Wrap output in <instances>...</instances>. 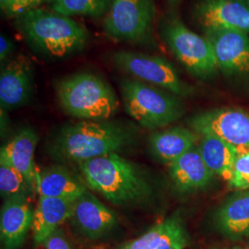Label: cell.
Wrapping results in <instances>:
<instances>
[{
    "label": "cell",
    "mask_w": 249,
    "mask_h": 249,
    "mask_svg": "<svg viewBox=\"0 0 249 249\" xmlns=\"http://www.w3.org/2000/svg\"><path fill=\"white\" fill-rule=\"evenodd\" d=\"M135 142V132L127 125L102 120H83L64 125L54 136L49 151L56 160L74 161L120 153Z\"/></svg>",
    "instance_id": "6da1fadb"
},
{
    "label": "cell",
    "mask_w": 249,
    "mask_h": 249,
    "mask_svg": "<svg viewBox=\"0 0 249 249\" xmlns=\"http://www.w3.org/2000/svg\"><path fill=\"white\" fill-rule=\"evenodd\" d=\"M89 188L116 206H136L151 200L153 190L149 178L133 161L119 153L78 163Z\"/></svg>",
    "instance_id": "7a4b0ae2"
},
{
    "label": "cell",
    "mask_w": 249,
    "mask_h": 249,
    "mask_svg": "<svg viewBox=\"0 0 249 249\" xmlns=\"http://www.w3.org/2000/svg\"><path fill=\"white\" fill-rule=\"evenodd\" d=\"M16 25L36 52L53 59L79 53L89 39L87 29L73 18L41 8L18 16Z\"/></svg>",
    "instance_id": "3957f363"
},
{
    "label": "cell",
    "mask_w": 249,
    "mask_h": 249,
    "mask_svg": "<svg viewBox=\"0 0 249 249\" xmlns=\"http://www.w3.org/2000/svg\"><path fill=\"white\" fill-rule=\"evenodd\" d=\"M56 95L64 111L80 119L108 120L119 109V100L112 87L88 72L62 79L56 85Z\"/></svg>",
    "instance_id": "277c9868"
},
{
    "label": "cell",
    "mask_w": 249,
    "mask_h": 249,
    "mask_svg": "<svg viewBox=\"0 0 249 249\" xmlns=\"http://www.w3.org/2000/svg\"><path fill=\"white\" fill-rule=\"evenodd\" d=\"M125 112L144 128L157 129L178 120L185 108L178 96L137 79L119 82Z\"/></svg>",
    "instance_id": "5b68a950"
},
{
    "label": "cell",
    "mask_w": 249,
    "mask_h": 249,
    "mask_svg": "<svg viewBox=\"0 0 249 249\" xmlns=\"http://www.w3.org/2000/svg\"><path fill=\"white\" fill-rule=\"evenodd\" d=\"M160 34L171 52L190 74L202 80L216 76L219 70L213 49L205 36L189 30L173 14L162 20Z\"/></svg>",
    "instance_id": "8992f818"
},
{
    "label": "cell",
    "mask_w": 249,
    "mask_h": 249,
    "mask_svg": "<svg viewBox=\"0 0 249 249\" xmlns=\"http://www.w3.org/2000/svg\"><path fill=\"white\" fill-rule=\"evenodd\" d=\"M155 18L153 0H112L104 19V30L118 41L152 45Z\"/></svg>",
    "instance_id": "52a82bcc"
},
{
    "label": "cell",
    "mask_w": 249,
    "mask_h": 249,
    "mask_svg": "<svg viewBox=\"0 0 249 249\" xmlns=\"http://www.w3.org/2000/svg\"><path fill=\"white\" fill-rule=\"evenodd\" d=\"M123 71L137 80L160 87L178 97H189L195 89L182 80L172 63L158 55L121 50L111 56Z\"/></svg>",
    "instance_id": "ba28073f"
},
{
    "label": "cell",
    "mask_w": 249,
    "mask_h": 249,
    "mask_svg": "<svg viewBox=\"0 0 249 249\" xmlns=\"http://www.w3.org/2000/svg\"><path fill=\"white\" fill-rule=\"evenodd\" d=\"M189 125L197 135H211L233 146L239 154L249 151V114L234 108H219L192 116Z\"/></svg>",
    "instance_id": "9c48e42d"
},
{
    "label": "cell",
    "mask_w": 249,
    "mask_h": 249,
    "mask_svg": "<svg viewBox=\"0 0 249 249\" xmlns=\"http://www.w3.org/2000/svg\"><path fill=\"white\" fill-rule=\"evenodd\" d=\"M213 46L218 70L225 77L249 84V36L236 31L203 30Z\"/></svg>",
    "instance_id": "30bf717a"
},
{
    "label": "cell",
    "mask_w": 249,
    "mask_h": 249,
    "mask_svg": "<svg viewBox=\"0 0 249 249\" xmlns=\"http://www.w3.org/2000/svg\"><path fill=\"white\" fill-rule=\"evenodd\" d=\"M34 90V68L30 59L18 54L4 63L0 72L1 110H13L28 104Z\"/></svg>",
    "instance_id": "8fae6325"
},
{
    "label": "cell",
    "mask_w": 249,
    "mask_h": 249,
    "mask_svg": "<svg viewBox=\"0 0 249 249\" xmlns=\"http://www.w3.org/2000/svg\"><path fill=\"white\" fill-rule=\"evenodd\" d=\"M194 15L203 30H229L249 35L247 0H201L195 7Z\"/></svg>",
    "instance_id": "7c38bea8"
},
{
    "label": "cell",
    "mask_w": 249,
    "mask_h": 249,
    "mask_svg": "<svg viewBox=\"0 0 249 249\" xmlns=\"http://www.w3.org/2000/svg\"><path fill=\"white\" fill-rule=\"evenodd\" d=\"M71 219L80 233L91 240L107 236L118 223L116 214L88 190L74 202Z\"/></svg>",
    "instance_id": "4fadbf2b"
},
{
    "label": "cell",
    "mask_w": 249,
    "mask_h": 249,
    "mask_svg": "<svg viewBox=\"0 0 249 249\" xmlns=\"http://www.w3.org/2000/svg\"><path fill=\"white\" fill-rule=\"evenodd\" d=\"M30 196L5 199L1 209L0 234L6 249H20L27 234L32 230L34 219Z\"/></svg>",
    "instance_id": "5bb4252c"
},
{
    "label": "cell",
    "mask_w": 249,
    "mask_h": 249,
    "mask_svg": "<svg viewBox=\"0 0 249 249\" xmlns=\"http://www.w3.org/2000/svg\"><path fill=\"white\" fill-rule=\"evenodd\" d=\"M168 165L170 177L182 192L204 189L211 184L214 177L196 145Z\"/></svg>",
    "instance_id": "9a60e30c"
},
{
    "label": "cell",
    "mask_w": 249,
    "mask_h": 249,
    "mask_svg": "<svg viewBox=\"0 0 249 249\" xmlns=\"http://www.w3.org/2000/svg\"><path fill=\"white\" fill-rule=\"evenodd\" d=\"M37 143L38 137L36 131L31 127H23L9 140V142L2 146L0 151V160L18 170L35 186L37 176L35 152Z\"/></svg>",
    "instance_id": "2e32d148"
},
{
    "label": "cell",
    "mask_w": 249,
    "mask_h": 249,
    "mask_svg": "<svg viewBox=\"0 0 249 249\" xmlns=\"http://www.w3.org/2000/svg\"><path fill=\"white\" fill-rule=\"evenodd\" d=\"M36 188L39 196L62 198L72 202L87 191L85 184L61 165H53L37 172Z\"/></svg>",
    "instance_id": "e0dca14e"
},
{
    "label": "cell",
    "mask_w": 249,
    "mask_h": 249,
    "mask_svg": "<svg viewBox=\"0 0 249 249\" xmlns=\"http://www.w3.org/2000/svg\"><path fill=\"white\" fill-rule=\"evenodd\" d=\"M74 202L48 196H39L34 212L32 224L33 236L36 243L45 240L63 223L71 218Z\"/></svg>",
    "instance_id": "ac0fdd59"
},
{
    "label": "cell",
    "mask_w": 249,
    "mask_h": 249,
    "mask_svg": "<svg viewBox=\"0 0 249 249\" xmlns=\"http://www.w3.org/2000/svg\"><path fill=\"white\" fill-rule=\"evenodd\" d=\"M197 134L186 127H172L163 131L153 132L149 138L152 154L170 164L196 146Z\"/></svg>",
    "instance_id": "d6986e66"
},
{
    "label": "cell",
    "mask_w": 249,
    "mask_h": 249,
    "mask_svg": "<svg viewBox=\"0 0 249 249\" xmlns=\"http://www.w3.org/2000/svg\"><path fill=\"white\" fill-rule=\"evenodd\" d=\"M198 149L208 167L214 174L230 182L233 167L239 155L237 150L222 139L215 136H202Z\"/></svg>",
    "instance_id": "ffe728a7"
},
{
    "label": "cell",
    "mask_w": 249,
    "mask_h": 249,
    "mask_svg": "<svg viewBox=\"0 0 249 249\" xmlns=\"http://www.w3.org/2000/svg\"><path fill=\"white\" fill-rule=\"evenodd\" d=\"M219 230L232 239L249 235V191L231 196L216 215Z\"/></svg>",
    "instance_id": "44dd1931"
},
{
    "label": "cell",
    "mask_w": 249,
    "mask_h": 249,
    "mask_svg": "<svg viewBox=\"0 0 249 249\" xmlns=\"http://www.w3.org/2000/svg\"><path fill=\"white\" fill-rule=\"evenodd\" d=\"M112 0H53L51 9L64 16H88L99 18L106 15Z\"/></svg>",
    "instance_id": "7402d4cb"
},
{
    "label": "cell",
    "mask_w": 249,
    "mask_h": 249,
    "mask_svg": "<svg viewBox=\"0 0 249 249\" xmlns=\"http://www.w3.org/2000/svg\"><path fill=\"white\" fill-rule=\"evenodd\" d=\"M35 187L18 170L0 160V193L3 198L30 196Z\"/></svg>",
    "instance_id": "603a6c76"
},
{
    "label": "cell",
    "mask_w": 249,
    "mask_h": 249,
    "mask_svg": "<svg viewBox=\"0 0 249 249\" xmlns=\"http://www.w3.org/2000/svg\"><path fill=\"white\" fill-rule=\"evenodd\" d=\"M165 230L160 245L156 249H185L187 245V236L181 220L173 216L165 220Z\"/></svg>",
    "instance_id": "cb8c5ba5"
},
{
    "label": "cell",
    "mask_w": 249,
    "mask_h": 249,
    "mask_svg": "<svg viewBox=\"0 0 249 249\" xmlns=\"http://www.w3.org/2000/svg\"><path fill=\"white\" fill-rule=\"evenodd\" d=\"M166 223H157L139 238L125 243L119 249H156L160 245Z\"/></svg>",
    "instance_id": "d4e9b609"
},
{
    "label": "cell",
    "mask_w": 249,
    "mask_h": 249,
    "mask_svg": "<svg viewBox=\"0 0 249 249\" xmlns=\"http://www.w3.org/2000/svg\"><path fill=\"white\" fill-rule=\"evenodd\" d=\"M53 0H0V7L3 13L9 17L18 18L32 9L40 8L45 3Z\"/></svg>",
    "instance_id": "484cf974"
},
{
    "label": "cell",
    "mask_w": 249,
    "mask_h": 249,
    "mask_svg": "<svg viewBox=\"0 0 249 249\" xmlns=\"http://www.w3.org/2000/svg\"><path fill=\"white\" fill-rule=\"evenodd\" d=\"M230 187L239 190L249 188V151L239 154L233 167V174L229 182Z\"/></svg>",
    "instance_id": "4316f807"
},
{
    "label": "cell",
    "mask_w": 249,
    "mask_h": 249,
    "mask_svg": "<svg viewBox=\"0 0 249 249\" xmlns=\"http://www.w3.org/2000/svg\"><path fill=\"white\" fill-rule=\"evenodd\" d=\"M36 244L34 249H72L71 244L59 229L45 240Z\"/></svg>",
    "instance_id": "83f0119b"
},
{
    "label": "cell",
    "mask_w": 249,
    "mask_h": 249,
    "mask_svg": "<svg viewBox=\"0 0 249 249\" xmlns=\"http://www.w3.org/2000/svg\"><path fill=\"white\" fill-rule=\"evenodd\" d=\"M15 50V45L11 40L4 35L0 36V61L1 63L7 62L10 59V55Z\"/></svg>",
    "instance_id": "f1b7e54d"
},
{
    "label": "cell",
    "mask_w": 249,
    "mask_h": 249,
    "mask_svg": "<svg viewBox=\"0 0 249 249\" xmlns=\"http://www.w3.org/2000/svg\"><path fill=\"white\" fill-rule=\"evenodd\" d=\"M181 0H167V2L169 3V5H171L172 7H176L177 5H178L180 3Z\"/></svg>",
    "instance_id": "f546056e"
},
{
    "label": "cell",
    "mask_w": 249,
    "mask_h": 249,
    "mask_svg": "<svg viewBox=\"0 0 249 249\" xmlns=\"http://www.w3.org/2000/svg\"><path fill=\"white\" fill-rule=\"evenodd\" d=\"M240 249V248H234V249Z\"/></svg>",
    "instance_id": "4dcf8cb0"
},
{
    "label": "cell",
    "mask_w": 249,
    "mask_h": 249,
    "mask_svg": "<svg viewBox=\"0 0 249 249\" xmlns=\"http://www.w3.org/2000/svg\"><path fill=\"white\" fill-rule=\"evenodd\" d=\"M247 1H248V2H249V0H247Z\"/></svg>",
    "instance_id": "1f68e13d"
}]
</instances>
